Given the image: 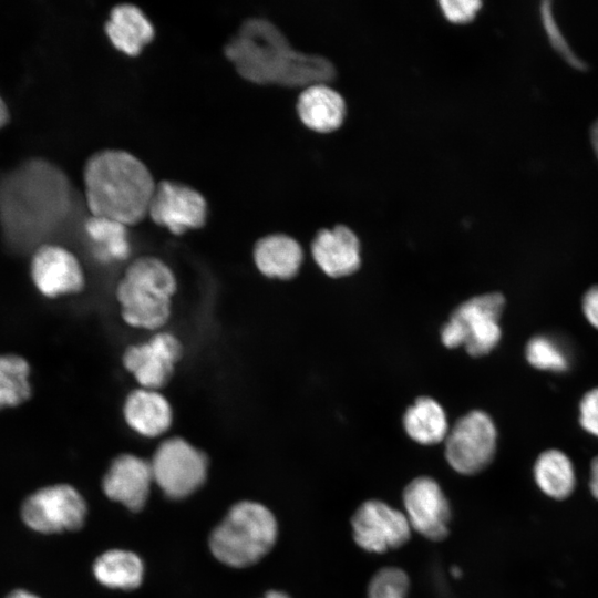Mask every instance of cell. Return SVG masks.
I'll return each instance as SVG.
<instances>
[{
	"mask_svg": "<svg viewBox=\"0 0 598 598\" xmlns=\"http://www.w3.org/2000/svg\"><path fill=\"white\" fill-rule=\"evenodd\" d=\"M127 226L104 217L91 216L84 224L87 237L95 244L102 261H123L130 257Z\"/></svg>",
	"mask_w": 598,
	"mask_h": 598,
	"instance_id": "24",
	"label": "cell"
},
{
	"mask_svg": "<svg viewBox=\"0 0 598 598\" xmlns=\"http://www.w3.org/2000/svg\"><path fill=\"white\" fill-rule=\"evenodd\" d=\"M7 598H39V597L30 591H27L23 589H17L10 592Z\"/></svg>",
	"mask_w": 598,
	"mask_h": 598,
	"instance_id": "35",
	"label": "cell"
},
{
	"mask_svg": "<svg viewBox=\"0 0 598 598\" xmlns=\"http://www.w3.org/2000/svg\"><path fill=\"white\" fill-rule=\"evenodd\" d=\"M205 197L196 189L175 181H162L150 204L148 216L174 235L202 228L207 221Z\"/></svg>",
	"mask_w": 598,
	"mask_h": 598,
	"instance_id": "12",
	"label": "cell"
},
{
	"mask_svg": "<svg viewBox=\"0 0 598 598\" xmlns=\"http://www.w3.org/2000/svg\"><path fill=\"white\" fill-rule=\"evenodd\" d=\"M505 307L501 292L472 297L458 305L441 329L446 348L464 346L472 357H482L494 350L501 341L499 320Z\"/></svg>",
	"mask_w": 598,
	"mask_h": 598,
	"instance_id": "6",
	"label": "cell"
},
{
	"mask_svg": "<svg viewBox=\"0 0 598 598\" xmlns=\"http://www.w3.org/2000/svg\"><path fill=\"white\" fill-rule=\"evenodd\" d=\"M151 463L130 453L117 455L103 477L105 495L137 512L147 501L153 482Z\"/></svg>",
	"mask_w": 598,
	"mask_h": 598,
	"instance_id": "15",
	"label": "cell"
},
{
	"mask_svg": "<svg viewBox=\"0 0 598 598\" xmlns=\"http://www.w3.org/2000/svg\"><path fill=\"white\" fill-rule=\"evenodd\" d=\"M477 0H441L439 6L443 16L452 23H467L472 21L482 7Z\"/></svg>",
	"mask_w": 598,
	"mask_h": 598,
	"instance_id": "29",
	"label": "cell"
},
{
	"mask_svg": "<svg viewBox=\"0 0 598 598\" xmlns=\"http://www.w3.org/2000/svg\"><path fill=\"white\" fill-rule=\"evenodd\" d=\"M237 73L255 84L310 86L331 81L332 63L319 55L296 51L269 20H245L224 48Z\"/></svg>",
	"mask_w": 598,
	"mask_h": 598,
	"instance_id": "1",
	"label": "cell"
},
{
	"mask_svg": "<svg viewBox=\"0 0 598 598\" xmlns=\"http://www.w3.org/2000/svg\"><path fill=\"white\" fill-rule=\"evenodd\" d=\"M154 482L171 498H184L206 480V455L186 440L175 436L163 441L151 460Z\"/></svg>",
	"mask_w": 598,
	"mask_h": 598,
	"instance_id": "7",
	"label": "cell"
},
{
	"mask_svg": "<svg viewBox=\"0 0 598 598\" xmlns=\"http://www.w3.org/2000/svg\"><path fill=\"white\" fill-rule=\"evenodd\" d=\"M10 121V112L9 109L0 95V128L4 127Z\"/></svg>",
	"mask_w": 598,
	"mask_h": 598,
	"instance_id": "33",
	"label": "cell"
},
{
	"mask_svg": "<svg viewBox=\"0 0 598 598\" xmlns=\"http://www.w3.org/2000/svg\"><path fill=\"white\" fill-rule=\"evenodd\" d=\"M252 259L265 277L288 280L298 274L303 251L295 238L286 234H271L256 241Z\"/></svg>",
	"mask_w": 598,
	"mask_h": 598,
	"instance_id": "19",
	"label": "cell"
},
{
	"mask_svg": "<svg viewBox=\"0 0 598 598\" xmlns=\"http://www.w3.org/2000/svg\"><path fill=\"white\" fill-rule=\"evenodd\" d=\"M262 598H290V597L283 591L270 590Z\"/></svg>",
	"mask_w": 598,
	"mask_h": 598,
	"instance_id": "36",
	"label": "cell"
},
{
	"mask_svg": "<svg viewBox=\"0 0 598 598\" xmlns=\"http://www.w3.org/2000/svg\"><path fill=\"white\" fill-rule=\"evenodd\" d=\"M93 573L103 586L132 590L142 584L144 565L141 558L132 551L111 549L96 558Z\"/></svg>",
	"mask_w": 598,
	"mask_h": 598,
	"instance_id": "22",
	"label": "cell"
},
{
	"mask_svg": "<svg viewBox=\"0 0 598 598\" xmlns=\"http://www.w3.org/2000/svg\"><path fill=\"white\" fill-rule=\"evenodd\" d=\"M31 277L37 289L48 298L80 292L85 283L79 259L66 248L43 244L31 260Z\"/></svg>",
	"mask_w": 598,
	"mask_h": 598,
	"instance_id": "14",
	"label": "cell"
},
{
	"mask_svg": "<svg viewBox=\"0 0 598 598\" xmlns=\"http://www.w3.org/2000/svg\"><path fill=\"white\" fill-rule=\"evenodd\" d=\"M410 588L408 574L399 567H383L371 578L368 598H405Z\"/></svg>",
	"mask_w": 598,
	"mask_h": 598,
	"instance_id": "27",
	"label": "cell"
},
{
	"mask_svg": "<svg viewBox=\"0 0 598 598\" xmlns=\"http://www.w3.org/2000/svg\"><path fill=\"white\" fill-rule=\"evenodd\" d=\"M297 114L302 124L317 133L338 130L346 117L342 95L326 83L305 87L297 99Z\"/></svg>",
	"mask_w": 598,
	"mask_h": 598,
	"instance_id": "18",
	"label": "cell"
},
{
	"mask_svg": "<svg viewBox=\"0 0 598 598\" xmlns=\"http://www.w3.org/2000/svg\"><path fill=\"white\" fill-rule=\"evenodd\" d=\"M278 535L274 514L262 504H235L212 532L209 547L216 559L236 568L259 561L274 547Z\"/></svg>",
	"mask_w": 598,
	"mask_h": 598,
	"instance_id": "5",
	"label": "cell"
},
{
	"mask_svg": "<svg viewBox=\"0 0 598 598\" xmlns=\"http://www.w3.org/2000/svg\"><path fill=\"white\" fill-rule=\"evenodd\" d=\"M590 138H591L594 151L598 157V120L594 123L591 127Z\"/></svg>",
	"mask_w": 598,
	"mask_h": 598,
	"instance_id": "34",
	"label": "cell"
},
{
	"mask_svg": "<svg viewBox=\"0 0 598 598\" xmlns=\"http://www.w3.org/2000/svg\"><path fill=\"white\" fill-rule=\"evenodd\" d=\"M579 423L586 432L598 437V388L589 390L581 398Z\"/></svg>",
	"mask_w": 598,
	"mask_h": 598,
	"instance_id": "30",
	"label": "cell"
},
{
	"mask_svg": "<svg viewBox=\"0 0 598 598\" xmlns=\"http://www.w3.org/2000/svg\"><path fill=\"white\" fill-rule=\"evenodd\" d=\"M403 426L413 441L424 445L445 440L450 430L443 408L430 396H420L408 408Z\"/></svg>",
	"mask_w": 598,
	"mask_h": 598,
	"instance_id": "21",
	"label": "cell"
},
{
	"mask_svg": "<svg viewBox=\"0 0 598 598\" xmlns=\"http://www.w3.org/2000/svg\"><path fill=\"white\" fill-rule=\"evenodd\" d=\"M589 487L591 494L598 499V456H596L590 464Z\"/></svg>",
	"mask_w": 598,
	"mask_h": 598,
	"instance_id": "32",
	"label": "cell"
},
{
	"mask_svg": "<svg viewBox=\"0 0 598 598\" xmlns=\"http://www.w3.org/2000/svg\"><path fill=\"white\" fill-rule=\"evenodd\" d=\"M111 43L121 52L136 56L155 35L148 18L136 6L122 3L115 6L104 25Z\"/></svg>",
	"mask_w": 598,
	"mask_h": 598,
	"instance_id": "20",
	"label": "cell"
},
{
	"mask_svg": "<svg viewBox=\"0 0 598 598\" xmlns=\"http://www.w3.org/2000/svg\"><path fill=\"white\" fill-rule=\"evenodd\" d=\"M540 17L543 21L544 29L547 33V37L550 41L553 48L564 58V60L569 63L571 66L582 70L585 69V63L577 58L574 51L568 45L564 34L558 28V24L553 14L550 2L545 1L540 6Z\"/></svg>",
	"mask_w": 598,
	"mask_h": 598,
	"instance_id": "28",
	"label": "cell"
},
{
	"mask_svg": "<svg viewBox=\"0 0 598 598\" xmlns=\"http://www.w3.org/2000/svg\"><path fill=\"white\" fill-rule=\"evenodd\" d=\"M411 528L429 540L441 542L450 533L451 505L439 483L429 476L412 480L403 491Z\"/></svg>",
	"mask_w": 598,
	"mask_h": 598,
	"instance_id": "13",
	"label": "cell"
},
{
	"mask_svg": "<svg viewBox=\"0 0 598 598\" xmlns=\"http://www.w3.org/2000/svg\"><path fill=\"white\" fill-rule=\"evenodd\" d=\"M177 279L172 268L154 256H142L126 267L115 289L123 321L136 329L159 331L172 316Z\"/></svg>",
	"mask_w": 598,
	"mask_h": 598,
	"instance_id": "4",
	"label": "cell"
},
{
	"mask_svg": "<svg viewBox=\"0 0 598 598\" xmlns=\"http://www.w3.org/2000/svg\"><path fill=\"white\" fill-rule=\"evenodd\" d=\"M123 417L135 433L144 437H157L171 427L173 410L159 391L137 388L124 400Z\"/></svg>",
	"mask_w": 598,
	"mask_h": 598,
	"instance_id": "17",
	"label": "cell"
},
{
	"mask_svg": "<svg viewBox=\"0 0 598 598\" xmlns=\"http://www.w3.org/2000/svg\"><path fill=\"white\" fill-rule=\"evenodd\" d=\"M83 182L91 216L104 217L127 227L148 216L156 183L147 166L122 150H103L84 165Z\"/></svg>",
	"mask_w": 598,
	"mask_h": 598,
	"instance_id": "3",
	"label": "cell"
},
{
	"mask_svg": "<svg viewBox=\"0 0 598 598\" xmlns=\"http://www.w3.org/2000/svg\"><path fill=\"white\" fill-rule=\"evenodd\" d=\"M72 185L65 173L44 158H29L0 175V220L9 231L52 225L71 210Z\"/></svg>",
	"mask_w": 598,
	"mask_h": 598,
	"instance_id": "2",
	"label": "cell"
},
{
	"mask_svg": "<svg viewBox=\"0 0 598 598\" xmlns=\"http://www.w3.org/2000/svg\"><path fill=\"white\" fill-rule=\"evenodd\" d=\"M183 357V343L168 331H156L147 341L128 346L122 354L124 369L140 388L159 391L172 379Z\"/></svg>",
	"mask_w": 598,
	"mask_h": 598,
	"instance_id": "10",
	"label": "cell"
},
{
	"mask_svg": "<svg viewBox=\"0 0 598 598\" xmlns=\"http://www.w3.org/2000/svg\"><path fill=\"white\" fill-rule=\"evenodd\" d=\"M525 355L535 369L565 372L569 369L570 359L563 344L554 337L536 334L526 344Z\"/></svg>",
	"mask_w": 598,
	"mask_h": 598,
	"instance_id": "26",
	"label": "cell"
},
{
	"mask_svg": "<svg viewBox=\"0 0 598 598\" xmlns=\"http://www.w3.org/2000/svg\"><path fill=\"white\" fill-rule=\"evenodd\" d=\"M497 431L491 416L473 410L460 417L445 437V457L451 467L463 475H474L493 461Z\"/></svg>",
	"mask_w": 598,
	"mask_h": 598,
	"instance_id": "8",
	"label": "cell"
},
{
	"mask_svg": "<svg viewBox=\"0 0 598 598\" xmlns=\"http://www.w3.org/2000/svg\"><path fill=\"white\" fill-rule=\"evenodd\" d=\"M28 361L16 354L0 355V409L14 408L30 399Z\"/></svg>",
	"mask_w": 598,
	"mask_h": 598,
	"instance_id": "25",
	"label": "cell"
},
{
	"mask_svg": "<svg viewBox=\"0 0 598 598\" xmlns=\"http://www.w3.org/2000/svg\"><path fill=\"white\" fill-rule=\"evenodd\" d=\"M351 527L357 545L375 554L402 547L412 532L405 514L380 499L363 502L351 517Z\"/></svg>",
	"mask_w": 598,
	"mask_h": 598,
	"instance_id": "11",
	"label": "cell"
},
{
	"mask_svg": "<svg viewBox=\"0 0 598 598\" xmlns=\"http://www.w3.org/2000/svg\"><path fill=\"white\" fill-rule=\"evenodd\" d=\"M21 516L30 528L40 533L76 530L84 524L86 504L75 488L58 484L31 494L23 502Z\"/></svg>",
	"mask_w": 598,
	"mask_h": 598,
	"instance_id": "9",
	"label": "cell"
},
{
	"mask_svg": "<svg viewBox=\"0 0 598 598\" xmlns=\"http://www.w3.org/2000/svg\"><path fill=\"white\" fill-rule=\"evenodd\" d=\"M581 308L587 321L598 329V285L592 286L585 292Z\"/></svg>",
	"mask_w": 598,
	"mask_h": 598,
	"instance_id": "31",
	"label": "cell"
},
{
	"mask_svg": "<svg viewBox=\"0 0 598 598\" xmlns=\"http://www.w3.org/2000/svg\"><path fill=\"white\" fill-rule=\"evenodd\" d=\"M534 478L540 491L554 498L568 497L576 485L570 458L559 450H547L538 455L534 464Z\"/></svg>",
	"mask_w": 598,
	"mask_h": 598,
	"instance_id": "23",
	"label": "cell"
},
{
	"mask_svg": "<svg viewBox=\"0 0 598 598\" xmlns=\"http://www.w3.org/2000/svg\"><path fill=\"white\" fill-rule=\"evenodd\" d=\"M360 250L358 236L344 225L320 229L311 243L313 260L332 278L355 272L361 265Z\"/></svg>",
	"mask_w": 598,
	"mask_h": 598,
	"instance_id": "16",
	"label": "cell"
}]
</instances>
